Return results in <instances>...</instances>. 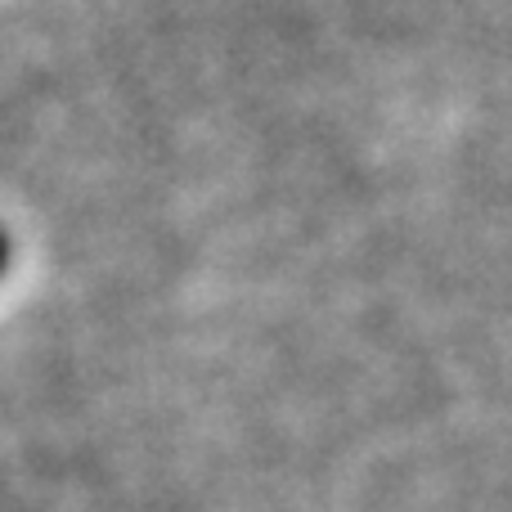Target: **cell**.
<instances>
[{
  "label": "cell",
  "mask_w": 512,
  "mask_h": 512,
  "mask_svg": "<svg viewBox=\"0 0 512 512\" xmlns=\"http://www.w3.org/2000/svg\"><path fill=\"white\" fill-rule=\"evenodd\" d=\"M5 270H9V234L0 230V279H5Z\"/></svg>",
  "instance_id": "obj_1"
}]
</instances>
